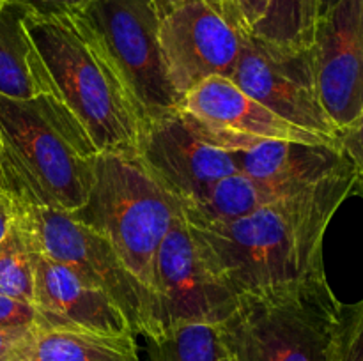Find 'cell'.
<instances>
[{
  "label": "cell",
  "instance_id": "cell-1",
  "mask_svg": "<svg viewBox=\"0 0 363 361\" xmlns=\"http://www.w3.org/2000/svg\"><path fill=\"white\" fill-rule=\"evenodd\" d=\"M357 183L350 161L312 186L250 214L222 225L188 227L202 260L234 297L298 282L325 273L326 229Z\"/></svg>",
  "mask_w": 363,
  "mask_h": 361
},
{
  "label": "cell",
  "instance_id": "cell-2",
  "mask_svg": "<svg viewBox=\"0 0 363 361\" xmlns=\"http://www.w3.org/2000/svg\"><path fill=\"white\" fill-rule=\"evenodd\" d=\"M99 149L55 94H0V190L20 204L74 212L87 202Z\"/></svg>",
  "mask_w": 363,
  "mask_h": 361
},
{
  "label": "cell",
  "instance_id": "cell-3",
  "mask_svg": "<svg viewBox=\"0 0 363 361\" xmlns=\"http://www.w3.org/2000/svg\"><path fill=\"white\" fill-rule=\"evenodd\" d=\"M55 96L87 130L99 152L137 156L147 117L82 13L25 14Z\"/></svg>",
  "mask_w": 363,
  "mask_h": 361
},
{
  "label": "cell",
  "instance_id": "cell-4",
  "mask_svg": "<svg viewBox=\"0 0 363 361\" xmlns=\"http://www.w3.org/2000/svg\"><path fill=\"white\" fill-rule=\"evenodd\" d=\"M342 303L326 273L236 297L216 331L236 361H328Z\"/></svg>",
  "mask_w": 363,
  "mask_h": 361
},
{
  "label": "cell",
  "instance_id": "cell-5",
  "mask_svg": "<svg viewBox=\"0 0 363 361\" xmlns=\"http://www.w3.org/2000/svg\"><path fill=\"white\" fill-rule=\"evenodd\" d=\"M69 214L105 237L149 289L152 258L181 209L138 156L99 152L87 202Z\"/></svg>",
  "mask_w": 363,
  "mask_h": 361
},
{
  "label": "cell",
  "instance_id": "cell-6",
  "mask_svg": "<svg viewBox=\"0 0 363 361\" xmlns=\"http://www.w3.org/2000/svg\"><path fill=\"white\" fill-rule=\"evenodd\" d=\"M13 218L32 250L69 265L87 283L108 294L123 310L131 331L147 328L151 290L126 268L112 244L77 222L69 212L34 207L13 200Z\"/></svg>",
  "mask_w": 363,
  "mask_h": 361
},
{
  "label": "cell",
  "instance_id": "cell-7",
  "mask_svg": "<svg viewBox=\"0 0 363 361\" xmlns=\"http://www.w3.org/2000/svg\"><path fill=\"white\" fill-rule=\"evenodd\" d=\"M101 39L147 120L177 110L179 98L167 74L160 18L152 0H92L82 11Z\"/></svg>",
  "mask_w": 363,
  "mask_h": 361
},
{
  "label": "cell",
  "instance_id": "cell-8",
  "mask_svg": "<svg viewBox=\"0 0 363 361\" xmlns=\"http://www.w3.org/2000/svg\"><path fill=\"white\" fill-rule=\"evenodd\" d=\"M151 308L144 338L190 322L216 324L236 297L213 276L183 214H177L160 243L151 268Z\"/></svg>",
  "mask_w": 363,
  "mask_h": 361
},
{
  "label": "cell",
  "instance_id": "cell-9",
  "mask_svg": "<svg viewBox=\"0 0 363 361\" xmlns=\"http://www.w3.org/2000/svg\"><path fill=\"white\" fill-rule=\"evenodd\" d=\"M230 80L282 119L340 145L339 130L319 98L312 46L287 48L255 35H241Z\"/></svg>",
  "mask_w": 363,
  "mask_h": 361
},
{
  "label": "cell",
  "instance_id": "cell-10",
  "mask_svg": "<svg viewBox=\"0 0 363 361\" xmlns=\"http://www.w3.org/2000/svg\"><path fill=\"white\" fill-rule=\"evenodd\" d=\"M177 112L202 140L230 154L268 140L337 145L277 115L227 76H211L191 88Z\"/></svg>",
  "mask_w": 363,
  "mask_h": 361
},
{
  "label": "cell",
  "instance_id": "cell-11",
  "mask_svg": "<svg viewBox=\"0 0 363 361\" xmlns=\"http://www.w3.org/2000/svg\"><path fill=\"white\" fill-rule=\"evenodd\" d=\"M137 156L179 209L199 204L220 179L240 172L236 158L202 140L177 110L145 122Z\"/></svg>",
  "mask_w": 363,
  "mask_h": 361
},
{
  "label": "cell",
  "instance_id": "cell-12",
  "mask_svg": "<svg viewBox=\"0 0 363 361\" xmlns=\"http://www.w3.org/2000/svg\"><path fill=\"white\" fill-rule=\"evenodd\" d=\"M160 45L177 98L211 76L230 78L241 34L208 0H188L160 21Z\"/></svg>",
  "mask_w": 363,
  "mask_h": 361
},
{
  "label": "cell",
  "instance_id": "cell-13",
  "mask_svg": "<svg viewBox=\"0 0 363 361\" xmlns=\"http://www.w3.org/2000/svg\"><path fill=\"white\" fill-rule=\"evenodd\" d=\"M312 53L319 98L340 133L363 108V0H339L319 16Z\"/></svg>",
  "mask_w": 363,
  "mask_h": 361
},
{
  "label": "cell",
  "instance_id": "cell-14",
  "mask_svg": "<svg viewBox=\"0 0 363 361\" xmlns=\"http://www.w3.org/2000/svg\"><path fill=\"white\" fill-rule=\"evenodd\" d=\"M34 308L39 328L135 335L116 301L69 265L32 250Z\"/></svg>",
  "mask_w": 363,
  "mask_h": 361
},
{
  "label": "cell",
  "instance_id": "cell-15",
  "mask_svg": "<svg viewBox=\"0 0 363 361\" xmlns=\"http://www.w3.org/2000/svg\"><path fill=\"white\" fill-rule=\"evenodd\" d=\"M233 156L245 176L286 186H311L351 161L337 145L287 140L262 142Z\"/></svg>",
  "mask_w": 363,
  "mask_h": 361
},
{
  "label": "cell",
  "instance_id": "cell-16",
  "mask_svg": "<svg viewBox=\"0 0 363 361\" xmlns=\"http://www.w3.org/2000/svg\"><path fill=\"white\" fill-rule=\"evenodd\" d=\"M7 361H140L135 335L34 326Z\"/></svg>",
  "mask_w": 363,
  "mask_h": 361
},
{
  "label": "cell",
  "instance_id": "cell-17",
  "mask_svg": "<svg viewBox=\"0 0 363 361\" xmlns=\"http://www.w3.org/2000/svg\"><path fill=\"white\" fill-rule=\"evenodd\" d=\"M25 14L27 11L11 0L0 6V94L14 99L55 94L27 30Z\"/></svg>",
  "mask_w": 363,
  "mask_h": 361
},
{
  "label": "cell",
  "instance_id": "cell-18",
  "mask_svg": "<svg viewBox=\"0 0 363 361\" xmlns=\"http://www.w3.org/2000/svg\"><path fill=\"white\" fill-rule=\"evenodd\" d=\"M305 188L308 186H286L236 172L225 179H220L199 204L181 209V214L190 227L222 225L250 214L279 198L298 193Z\"/></svg>",
  "mask_w": 363,
  "mask_h": 361
},
{
  "label": "cell",
  "instance_id": "cell-19",
  "mask_svg": "<svg viewBox=\"0 0 363 361\" xmlns=\"http://www.w3.org/2000/svg\"><path fill=\"white\" fill-rule=\"evenodd\" d=\"M149 361H236L215 324L190 322L145 338Z\"/></svg>",
  "mask_w": 363,
  "mask_h": 361
},
{
  "label": "cell",
  "instance_id": "cell-20",
  "mask_svg": "<svg viewBox=\"0 0 363 361\" xmlns=\"http://www.w3.org/2000/svg\"><path fill=\"white\" fill-rule=\"evenodd\" d=\"M319 20V0H268L254 35L287 48H311Z\"/></svg>",
  "mask_w": 363,
  "mask_h": 361
},
{
  "label": "cell",
  "instance_id": "cell-21",
  "mask_svg": "<svg viewBox=\"0 0 363 361\" xmlns=\"http://www.w3.org/2000/svg\"><path fill=\"white\" fill-rule=\"evenodd\" d=\"M0 294L34 304L32 251L14 218L0 241Z\"/></svg>",
  "mask_w": 363,
  "mask_h": 361
},
{
  "label": "cell",
  "instance_id": "cell-22",
  "mask_svg": "<svg viewBox=\"0 0 363 361\" xmlns=\"http://www.w3.org/2000/svg\"><path fill=\"white\" fill-rule=\"evenodd\" d=\"M328 361H363V299L342 304V319Z\"/></svg>",
  "mask_w": 363,
  "mask_h": 361
},
{
  "label": "cell",
  "instance_id": "cell-23",
  "mask_svg": "<svg viewBox=\"0 0 363 361\" xmlns=\"http://www.w3.org/2000/svg\"><path fill=\"white\" fill-rule=\"evenodd\" d=\"M209 4H213L241 35H254L268 9V0H211Z\"/></svg>",
  "mask_w": 363,
  "mask_h": 361
},
{
  "label": "cell",
  "instance_id": "cell-24",
  "mask_svg": "<svg viewBox=\"0 0 363 361\" xmlns=\"http://www.w3.org/2000/svg\"><path fill=\"white\" fill-rule=\"evenodd\" d=\"M339 144L344 154L351 159L354 170H357V190L360 191L363 197V108L360 115L350 126L340 130Z\"/></svg>",
  "mask_w": 363,
  "mask_h": 361
},
{
  "label": "cell",
  "instance_id": "cell-25",
  "mask_svg": "<svg viewBox=\"0 0 363 361\" xmlns=\"http://www.w3.org/2000/svg\"><path fill=\"white\" fill-rule=\"evenodd\" d=\"M38 314L34 304L0 294V328H34Z\"/></svg>",
  "mask_w": 363,
  "mask_h": 361
},
{
  "label": "cell",
  "instance_id": "cell-26",
  "mask_svg": "<svg viewBox=\"0 0 363 361\" xmlns=\"http://www.w3.org/2000/svg\"><path fill=\"white\" fill-rule=\"evenodd\" d=\"M34 16H59V14L82 13L92 0H11Z\"/></svg>",
  "mask_w": 363,
  "mask_h": 361
},
{
  "label": "cell",
  "instance_id": "cell-27",
  "mask_svg": "<svg viewBox=\"0 0 363 361\" xmlns=\"http://www.w3.org/2000/svg\"><path fill=\"white\" fill-rule=\"evenodd\" d=\"M30 328H0V361H7Z\"/></svg>",
  "mask_w": 363,
  "mask_h": 361
},
{
  "label": "cell",
  "instance_id": "cell-28",
  "mask_svg": "<svg viewBox=\"0 0 363 361\" xmlns=\"http://www.w3.org/2000/svg\"><path fill=\"white\" fill-rule=\"evenodd\" d=\"M13 223V202L0 190V241Z\"/></svg>",
  "mask_w": 363,
  "mask_h": 361
},
{
  "label": "cell",
  "instance_id": "cell-29",
  "mask_svg": "<svg viewBox=\"0 0 363 361\" xmlns=\"http://www.w3.org/2000/svg\"><path fill=\"white\" fill-rule=\"evenodd\" d=\"M152 2H155L156 9H158L160 18H163L167 13H170L172 9H176V7L181 6V4L188 2V0H152ZM208 2H211V0H208Z\"/></svg>",
  "mask_w": 363,
  "mask_h": 361
},
{
  "label": "cell",
  "instance_id": "cell-30",
  "mask_svg": "<svg viewBox=\"0 0 363 361\" xmlns=\"http://www.w3.org/2000/svg\"><path fill=\"white\" fill-rule=\"evenodd\" d=\"M337 2H339V0H319V16H323V14L328 13V11L332 9Z\"/></svg>",
  "mask_w": 363,
  "mask_h": 361
},
{
  "label": "cell",
  "instance_id": "cell-31",
  "mask_svg": "<svg viewBox=\"0 0 363 361\" xmlns=\"http://www.w3.org/2000/svg\"><path fill=\"white\" fill-rule=\"evenodd\" d=\"M6 2H9V0H0V6H2V4H6Z\"/></svg>",
  "mask_w": 363,
  "mask_h": 361
}]
</instances>
